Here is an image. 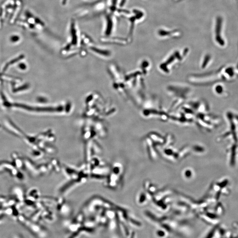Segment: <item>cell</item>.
<instances>
[{
  "instance_id": "cell-3",
  "label": "cell",
  "mask_w": 238,
  "mask_h": 238,
  "mask_svg": "<svg viewBox=\"0 0 238 238\" xmlns=\"http://www.w3.org/2000/svg\"><path fill=\"white\" fill-rule=\"evenodd\" d=\"M67 1V0H62V4L63 5H65L66 4Z\"/></svg>"
},
{
  "instance_id": "cell-2",
  "label": "cell",
  "mask_w": 238,
  "mask_h": 238,
  "mask_svg": "<svg viewBox=\"0 0 238 238\" xmlns=\"http://www.w3.org/2000/svg\"><path fill=\"white\" fill-rule=\"evenodd\" d=\"M125 2H126V0H122L121 4H120L121 6H123L124 5V4H125Z\"/></svg>"
},
{
  "instance_id": "cell-4",
  "label": "cell",
  "mask_w": 238,
  "mask_h": 238,
  "mask_svg": "<svg viewBox=\"0 0 238 238\" xmlns=\"http://www.w3.org/2000/svg\"><path fill=\"white\" fill-rule=\"evenodd\" d=\"M14 238H23L21 236L19 235H16L15 236V237Z\"/></svg>"
},
{
  "instance_id": "cell-1",
  "label": "cell",
  "mask_w": 238,
  "mask_h": 238,
  "mask_svg": "<svg viewBox=\"0 0 238 238\" xmlns=\"http://www.w3.org/2000/svg\"><path fill=\"white\" fill-rule=\"evenodd\" d=\"M113 28V22L112 18L110 15L106 16V27L105 34L109 35L112 32Z\"/></svg>"
}]
</instances>
